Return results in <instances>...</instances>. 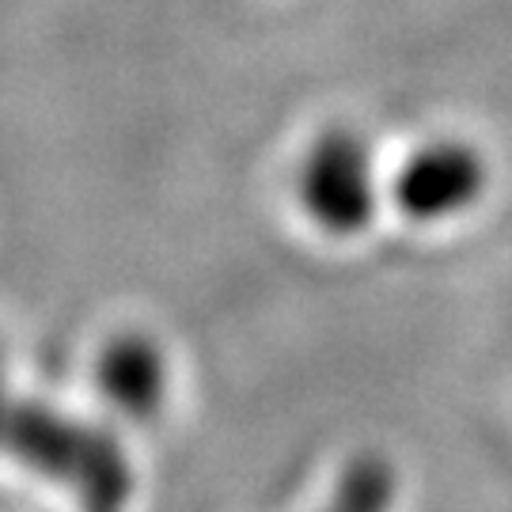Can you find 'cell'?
Listing matches in <instances>:
<instances>
[{"instance_id": "1", "label": "cell", "mask_w": 512, "mask_h": 512, "mask_svg": "<svg viewBox=\"0 0 512 512\" xmlns=\"http://www.w3.org/2000/svg\"><path fill=\"white\" fill-rule=\"evenodd\" d=\"M0 440L19 459L35 463L42 471L61 478H73L92 505L114 501L122 475L110 448L92 433H80L65 421L50 418L42 410H12L0 421Z\"/></svg>"}, {"instance_id": "5", "label": "cell", "mask_w": 512, "mask_h": 512, "mask_svg": "<svg viewBox=\"0 0 512 512\" xmlns=\"http://www.w3.org/2000/svg\"><path fill=\"white\" fill-rule=\"evenodd\" d=\"M0 421H4V410H0Z\"/></svg>"}, {"instance_id": "2", "label": "cell", "mask_w": 512, "mask_h": 512, "mask_svg": "<svg viewBox=\"0 0 512 512\" xmlns=\"http://www.w3.org/2000/svg\"><path fill=\"white\" fill-rule=\"evenodd\" d=\"M300 198L323 228H357L365 209V160L353 141H327L304 160Z\"/></svg>"}, {"instance_id": "3", "label": "cell", "mask_w": 512, "mask_h": 512, "mask_svg": "<svg viewBox=\"0 0 512 512\" xmlns=\"http://www.w3.org/2000/svg\"><path fill=\"white\" fill-rule=\"evenodd\" d=\"M478 160L467 148L429 145L399 175V202L414 217H444L467 209L478 190Z\"/></svg>"}, {"instance_id": "4", "label": "cell", "mask_w": 512, "mask_h": 512, "mask_svg": "<svg viewBox=\"0 0 512 512\" xmlns=\"http://www.w3.org/2000/svg\"><path fill=\"white\" fill-rule=\"evenodd\" d=\"M156 372H160L156 353L137 338H122V342H110V349L103 353L99 384L126 414H148L160 391Z\"/></svg>"}]
</instances>
